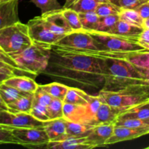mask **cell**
<instances>
[{
  "label": "cell",
  "mask_w": 149,
  "mask_h": 149,
  "mask_svg": "<svg viewBox=\"0 0 149 149\" xmlns=\"http://www.w3.org/2000/svg\"><path fill=\"white\" fill-rule=\"evenodd\" d=\"M105 63L98 50L52 45L49 64L42 74L81 88L102 90Z\"/></svg>",
  "instance_id": "6da1fadb"
},
{
  "label": "cell",
  "mask_w": 149,
  "mask_h": 149,
  "mask_svg": "<svg viewBox=\"0 0 149 149\" xmlns=\"http://www.w3.org/2000/svg\"><path fill=\"white\" fill-rule=\"evenodd\" d=\"M105 63V91H145L149 93V79L120 51H100Z\"/></svg>",
  "instance_id": "7a4b0ae2"
},
{
  "label": "cell",
  "mask_w": 149,
  "mask_h": 149,
  "mask_svg": "<svg viewBox=\"0 0 149 149\" xmlns=\"http://www.w3.org/2000/svg\"><path fill=\"white\" fill-rule=\"evenodd\" d=\"M52 45L33 41L29 47L10 55L20 71L36 76L42 74L47 67L52 54Z\"/></svg>",
  "instance_id": "3957f363"
},
{
  "label": "cell",
  "mask_w": 149,
  "mask_h": 149,
  "mask_svg": "<svg viewBox=\"0 0 149 149\" xmlns=\"http://www.w3.org/2000/svg\"><path fill=\"white\" fill-rule=\"evenodd\" d=\"M32 42L29 26L20 21L0 30V47L8 55L23 51Z\"/></svg>",
  "instance_id": "277c9868"
},
{
  "label": "cell",
  "mask_w": 149,
  "mask_h": 149,
  "mask_svg": "<svg viewBox=\"0 0 149 149\" xmlns=\"http://www.w3.org/2000/svg\"><path fill=\"white\" fill-rule=\"evenodd\" d=\"M95 45L100 51H136L145 49L138 43V39L126 37L96 31H88Z\"/></svg>",
  "instance_id": "5b68a950"
},
{
  "label": "cell",
  "mask_w": 149,
  "mask_h": 149,
  "mask_svg": "<svg viewBox=\"0 0 149 149\" xmlns=\"http://www.w3.org/2000/svg\"><path fill=\"white\" fill-rule=\"evenodd\" d=\"M98 95L104 103L124 111L149 99V93L145 91L111 92L100 90Z\"/></svg>",
  "instance_id": "8992f818"
},
{
  "label": "cell",
  "mask_w": 149,
  "mask_h": 149,
  "mask_svg": "<svg viewBox=\"0 0 149 149\" xmlns=\"http://www.w3.org/2000/svg\"><path fill=\"white\" fill-rule=\"evenodd\" d=\"M18 145L28 148H45L49 142L44 127H10Z\"/></svg>",
  "instance_id": "52a82bcc"
},
{
  "label": "cell",
  "mask_w": 149,
  "mask_h": 149,
  "mask_svg": "<svg viewBox=\"0 0 149 149\" xmlns=\"http://www.w3.org/2000/svg\"><path fill=\"white\" fill-rule=\"evenodd\" d=\"M0 125L17 128L44 127L45 122L38 120L30 113L2 111H0Z\"/></svg>",
  "instance_id": "ba28073f"
},
{
  "label": "cell",
  "mask_w": 149,
  "mask_h": 149,
  "mask_svg": "<svg viewBox=\"0 0 149 149\" xmlns=\"http://www.w3.org/2000/svg\"><path fill=\"white\" fill-rule=\"evenodd\" d=\"M27 25L29 34L33 41L55 45L63 36L56 34L49 30L42 15L31 19Z\"/></svg>",
  "instance_id": "9c48e42d"
},
{
  "label": "cell",
  "mask_w": 149,
  "mask_h": 149,
  "mask_svg": "<svg viewBox=\"0 0 149 149\" xmlns=\"http://www.w3.org/2000/svg\"><path fill=\"white\" fill-rule=\"evenodd\" d=\"M55 45L81 49L97 50L90 33L84 29L73 31L63 36Z\"/></svg>",
  "instance_id": "30bf717a"
},
{
  "label": "cell",
  "mask_w": 149,
  "mask_h": 149,
  "mask_svg": "<svg viewBox=\"0 0 149 149\" xmlns=\"http://www.w3.org/2000/svg\"><path fill=\"white\" fill-rule=\"evenodd\" d=\"M62 9L42 14L41 15L49 30L58 35L65 36L73 31V29L64 17Z\"/></svg>",
  "instance_id": "8fae6325"
},
{
  "label": "cell",
  "mask_w": 149,
  "mask_h": 149,
  "mask_svg": "<svg viewBox=\"0 0 149 149\" xmlns=\"http://www.w3.org/2000/svg\"><path fill=\"white\" fill-rule=\"evenodd\" d=\"M114 127V123L95 125L93 127L90 133L85 137L86 142L93 148L106 146L107 141L113 135Z\"/></svg>",
  "instance_id": "7c38bea8"
},
{
  "label": "cell",
  "mask_w": 149,
  "mask_h": 149,
  "mask_svg": "<svg viewBox=\"0 0 149 149\" xmlns=\"http://www.w3.org/2000/svg\"><path fill=\"white\" fill-rule=\"evenodd\" d=\"M149 134V127L141 128H130L115 126L113 133L106 142V146L118 143L119 142L130 140L146 135Z\"/></svg>",
  "instance_id": "4fadbf2b"
},
{
  "label": "cell",
  "mask_w": 149,
  "mask_h": 149,
  "mask_svg": "<svg viewBox=\"0 0 149 149\" xmlns=\"http://www.w3.org/2000/svg\"><path fill=\"white\" fill-rule=\"evenodd\" d=\"M18 21V0L0 3V30Z\"/></svg>",
  "instance_id": "5bb4252c"
},
{
  "label": "cell",
  "mask_w": 149,
  "mask_h": 149,
  "mask_svg": "<svg viewBox=\"0 0 149 149\" xmlns=\"http://www.w3.org/2000/svg\"><path fill=\"white\" fill-rule=\"evenodd\" d=\"M44 129L47 134L49 142L61 141L68 138L66 133V120L64 118L45 122Z\"/></svg>",
  "instance_id": "9a60e30c"
},
{
  "label": "cell",
  "mask_w": 149,
  "mask_h": 149,
  "mask_svg": "<svg viewBox=\"0 0 149 149\" xmlns=\"http://www.w3.org/2000/svg\"><path fill=\"white\" fill-rule=\"evenodd\" d=\"M122 55L149 79V50L120 51Z\"/></svg>",
  "instance_id": "2e32d148"
},
{
  "label": "cell",
  "mask_w": 149,
  "mask_h": 149,
  "mask_svg": "<svg viewBox=\"0 0 149 149\" xmlns=\"http://www.w3.org/2000/svg\"><path fill=\"white\" fill-rule=\"evenodd\" d=\"M123 111V109L113 107L103 102L96 113L94 126L103 124L115 123Z\"/></svg>",
  "instance_id": "e0dca14e"
},
{
  "label": "cell",
  "mask_w": 149,
  "mask_h": 149,
  "mask_svg": "<svg viewBox=\"0 0 149 149\" xmlns=\"http://www.w3.org/2000/svg\"><path fill=\"white\" fill-rule=\"evenodd\" d=\"M4 83L20 91L30 93H34L39 85L31 77L22 75L13 76Z\"/></svg>",
  "instance_id": "ac0fdd59"
},
{
  "label": "cell",
  "mask_w": 149,
  "mask_h": 149,
  "mask_svg": "<svg viewBox=\"0 0 149 149\" xmlns=\"http://www.w3.org/2000/svg\"><path fill=\"white\" fill-rule=\"evenodd\" d=\"M63 118L68 122L87 124L86 106L63 103Z\"/></svg>",
  "instance_id": "d6986e66"
},
{
  "label": "cell",
  "mask_w": 149,
  "mask_h": 149,
  "mask_svg": "<svg viewBox=\"0 0 149 149\" xmlns=\"http://www.w3.org/2000/svg\"><path fill=\"white\" fill-rule=\"evenodd\" d=\"M47 149H89L93 148L86 142L84 138H67L66 139L56 142H49Z\"/></svg>",
  "instance_id": "ffe728a7"
},
{
  "label": "cell",
  "mask_w": 149,
  "mask_h": 149,
  "mask_svg": "<svg viewBox=\"0 0 149 149\" xmlns=\"http://www.w3.org/2000/svg\"><path fill=\"white\" fill-rule=\"evenodd\" d=\"M127 118L141 119L149 122V99L123 111L117 119Z\"/></svg>",
  "instance_id": "44dd1931"
},
{
  "label": "cell",
  "mask_w": 149,
  "mask_h": 149,
  "mask_svg": "<svg viewBox=\"0 0 149 149\" xmlns=\"http://www.w3.org/2000/svg\"><path fill=\"white\" fill-rule=\"evenodd\" d=\"M143 29V28L138 27V26L129 24L126 22L119 20L113 28V29L109 32V33L138 39L140 34L142 33Z\"/></svg>",
  "instance_id": "7402d4cb"
},
{
  "label": "cell",
  "mask_w": 149,
  "mask_h": 149,
  "mask_svg": "<svg viewBox=\"0 0 149 149\" xmlns=\"http://www.w3.org/2000/svg\"><path fill=\"white\" fill-rule=\"evenodd\" d=\"M90 95L87 94L79 87H69L65 97L63 100L64 103L87 106L90 100Z\"/></svg>",
  "instance_id": "603a6c76"
},
{
  "label": "cell",
  "mask_w": 149,
  "mask_h": 149,
  "mask_svg": "<svg viewBox=\"0 0 149 149\" xmlns=\"http://www.w3.org/2000/svg\"><path fill=\"white\" fill-rule=\"evenodd\" d=\"M93 125L66 121V133L68 138H84L90 133Z\"/></svg>",
  "instance_id": "cb8c5ba5"
},
{
  "label": "cell",
  "mask_w": 149,
  "mask_h": 149,
  "mask_svg": "<svg viewBox=\"0 0 149 149\" xmlns=\"http://www.w3.org/2000/svg\"><path fill=\"white\" fill-rule=\"evenodd\" d=\"M33 103V94L28 95L20 97L13 103L7 105L10 111L17 113V112H23V113H30L32 106Z\"/></svg>",
  "instance_id": "d4e9b609"
},
{
  "label": "cell",
  "mask_w": 149,
  "mask_h": 149,
  "mask_svg": "<svg viewBox=\"0 0 149 149\" xmlns=\"http://www.w3.org/2000/svg\"><path fill=\"white\" fill-rule=\"evenodd\" d=\"M0 94H1V97H2L3 100L6 103V104L8 105L10 103H13L16 100L23 97V96L33 94V93L20 91V90H17L15 87L2 83V84H0Z\"/></svg>",
  "instance_id": "484cf974"
},
{
  "label": "cell",
  "mask_w": 149,
  "mask_h": 149,
  "mask_svg": "<svg viewBox=\"0 0 149 149\" xmlns=\"http://www.w3.org/2000/svg\"><path fill=\"white\" fill-rule=\"evenodd\" d=\"M40 87L45 91L49 93L53 98H58L63 101L65 97L67 91L68 90V86L65 85L63 83L55 81L49 84L40 85Z\"/></svg>",
  "instance_id": "4316f807"
},
{
  "label": "cell",
  "mask_w": 149,
  "mask_h": 149,
  "mask_svg": "<svg viewBox=\"0 0 149 149\" xmlns=\"http://www.w3.org/2000/svg\"><path fill=\"white\" fill-rule=\"evenodd\" d=\"M119 17L120 20L126 22L129 24L138 26V27L143 28L144 20L141 17V15L137 12L136 10L121 9L119 13Z\"/></svg>",
  "instance_id": "83f0119b"
},
{
  "label": "cell",
  "mask_w": 149,
  "mask_h": 149,
  "mask_svg": "<svg viewBox=\"0 0 149 149\" xmlns=\"http://www.w3.org/2000/svg\"><path fill=\"white\" fill-rule=\"evenodd\" d=\"M79 14V18L82 29L87 31L96 30L100 17L97 15L95 11L81 13Z\"/></svg>",
  "instance_id": "f1b7e54d"
},
{
  "label": "cell",
  "mask_w": 149,
  "mask_h": 149,
  "mask_svg": "<svg viewBox=\"0 0 149 149\" xmlns=\"http://www.w3.org/2000/svg\"><path fill=\"white\" fill-rule=\"evenodd\" d=\"M103 103L100 96L90 95V100L88 104L86 106V110H87V125H93L94 126L95 119L96 113L99 107Z\"/></svg>",
  "instance_id": "f546056e"
},
{
  "label": "cell",
  "mask_w": 149,
  "mask_h": 149,
  "mask_svg": "<svg viewBox=\"0 0 149 149\" xmlns=\"http://www.w3.org/2000/svg\"><path fill=\"white\" fill-rule=\"evenodd\" d=\"M120 10L121 8L111 1H105L98 2L95 11L99 17H106L112 15H119Z\"/></svg>",
  "instance_id": "4dcf8cb0"
},
{
  "label": "cell",
  "mask_w": 149,
  "mask_h": 149,
  "mask_svg": "<svg viewBox=\"0 0 149 149\" xmlns=\"http://www.w3.org/2000/svg\"><path fill=\"white\" fill-rule=\"evenodd\" d=\"M63 14L66 19L67 22L71 26L73 31H78L82 29L81 21L79 18V14L70 7H63Z\"/></svg>",
  "instance_id": "1f68e13d"
},
{
  "label": "cell",
  "mask_w": 149,
  "mask_h": 149,
  "mask_svg": "<svg viewBox=\"0 0 149 149\" xmlns=\"http://www.w3.org/2000/svg\"><path fill=\"white\" fill-rule=\"evenodd\" d=\"M119 20V15H112L106 16V17H100L98 24L95 31L99 32L109 33Z\"/></svg>",
  "instance_id": "d6a6232c"
},
{
  "label": "cell",
  "mask_w": 149,
  "mask_h": 149,
  "mask_svg": "<svg viewBox=\"0 0 149 149\" xmlns=\"http://www.w3.org/2000/svg\"><path fill=\"white\" fill-rule=\"evenodd\" d=\"M97 4L96 0H75L69 7L79 13H87L95 11Z\"/></svg>",
  "instance_id": "836d02e7"
},
{
  "label": "cell",
  "mask_w": 149,
  "mask_h": 149,
  "mask_svg": "<svg viewBox=\"0 0 149 149\" xmlns=\"http://www.w3.org/2000/svg\"><path fill=\"white\" fill-rule=\"evenodd\" d=\"M31 1L40 9L42 14L61 10L63 7L60 4L58 0H31Z\"/></svg>",
  "instance_id": "e575fe53"
},
{
  "label": "cell",
  "mask_w": 149,
  "mask_h": 149,
  "mask_svg": "<svg viewBox=\"0 0 149 149\" xmlns=\"http://www.w3.org/2000/svg\"><path fill=\"white\" fill-rule=\"evenodd\" d=\"M48 111L52 119L63 118V101L58 98H53L47 106Z\"/></svg>",
  "instance_id": "d590c367"
},
{
  "label": "cell",
  "mask_w": 149,
  "mask_h": 149,
  "mask_svg": "<svg viewBox=\"0 0 149 149\" xmlns=\"http://www.w3.org/2000/svg\"><path fill=\"white\" fill-rule=\"evenodd\" d=\"M30 114L41 122H45L51 120L47 106H42V105L34 103V102L33 103Z\"/></svg>",
  "instance_id": "8d00e7d4"
},
{
  "label": "cell",
  "mask_w": 149,
  "mask_h": 149,
  "mask_svg": "<svg viewBox=\"0 0 149 149\" xmlns=\"http://www.w3.org/2000/svg\"><path fill=\"white\" fill-rule=\"evenodd\" d=\"M115 126L124 127L130 128H141L149 127V122L134 118L127 119H117L114 123Z\"/></svg>",
  "instance_id": "74e56055"
},
{
  "label": "cell",
  "mask_w": 149,
  "mask_h": 149,
  "mask_svg": "<svg viewBox=\"0 0 149 149\" xmlns=\"http://www.w3.org/2000/svg\"><path fill=\"white\" fill-rule=\"evenodd\" d=\"M5 144L18 145V142L13 135L10 127L0 125V146Z\"/></svg>",
  "instance_id": "f35d334b"
},
{
  "label": "cell",
  "mask_w": 149,
  "mask_h": 149,
  "mask_svg": "<svg viewBox=\"0 0 149 149\" xmlns=\"http://www.w3.org/2000/svg\"><path fill=\"white\" fill-rule=\"evenodd\" d=\"M52 99H53V97L49 93L45 91L40 87V85H39L37 90L33 93V102L42 105V106H48V105L50 103Z\"/></svg>",
  "instance_id": "ab89813d"
},
{
  "label": "cell",
  "mask_w": 149,
  "mask_h": 149,
  "mask_svg": "<svg viewBox=\"0 0 149 149\" xmlns=\"http://www.w3.org/2000/svg\"><path fill=\"white\" fill-rule=\"evenodd\" d=\"M112 3L121 9H133L135 10L141 4L146 2V0H111Z\"/></svg>",
  "instance_id": "60d3db41"
},
{
  "label": "cell",
  "mask_w": 149,
  "mask_h": 149,
  "mask_svg": "<svg viewBox=\"0 0 149 149\" xmlns=\"http://www.w3.org/2000/svg\"><path fill=\"white\" fill-rule=\"evenodd\" d=\"M16 70L10 67H4L0 65V84L4 83L9 78L15 75H18Z\"/></svg>",
  "instance_id": "b9f144b4"
},
{
  "label": "cell",
  "mask_w": 149,
  "mask_h": 149,
  "mask_svg": "<svg viewBox=\"0 0 149 149\" xmlns=\"http://www.w3.org/2000/svg\"><path fill=\"white\" fill-rule=\"evenodd\" d=\"M0 61L7 64V65H9L10 66L13 67V68H15V69H16L17 71H18L19 72L23 73V71H21L19 69L17 65L16 64V63L15 62L14 60L10 57V55H8L7 53H6L1 47H0Z\"/></svg>",
  "instance_id": "7bdbcfd3"
},
{
  "label": "cell",
  "mask_w": 149,
  "mask_h": 149,
  "mask_svg": "<svg viewBox=\"0 0 149 149\" xmlns=\"http://www.w3.org/2000/svg\"><path fill=\"white\" fill-rule=\"evenodd\" d=\"M138 43L145 49L149 50V29H144L138 37Z\"/></svg>",
  "instance_id": "ee69618b"
},
{
  "label": "cell",
  "mask_w": 149,
  "mask_h": 149,
  "mask_svg": "<svg viewBox=\"0 0 149 149\" xmlns=\"http://www.w3.org/2000/svg\"><path fill=\"white\" fill-rule=\"evenodd\" d=\"M135 10H137L141 17H142L143 20L148 18L149 17V1L143 3V4H141L138 8Z\"/></svg>",
  "instance_id": "f6af8a7d"
},
{
  "label": "cell",
  "mask_w": 149,
  "mask_h": 149,
  "mask_svg": "<svg viewBox=\"0 0 149 149\" xmlns=\"http://www.w3.org/2000/svg\"><path fill=\"white\" fill-rule=\"evenodd\" d=\"M8 106L6 104V103L4 102V100H3L2 97H1V94H0V111H8Z\"/></svg>",
  "instance_id": "bcb514c9"
},
{
  "label": "cell",
  "mask_w": 149,
  "mask_h": 149,
  "mask_svg": "<svg viewBox=\"0 0 149 149\" xmlns=\"http://www.w3.org/2000/svg\"><path fill=\"white\" fill-rule=\"evenodd\" d=\"M74 1L75 0H65V4L63 6V7H69Z\"/></svg>",
  "instance_id": "7dc6e473"
},
{
  "label": "cell",
  "mask_w": 149,
  "mask_h": 149,
  "mask_svg": "<svg viewBox=\"0 0 149 149\" xmlns=\"http://www.w3.org/2000/svg\"><path fill=\"white\" fill-rule=\"evenodd\" d=\"M143 28L144 29H149V17L144 20Z\"/></svg>",
  "instance_id": "c3c4849f"
},
{
  "label": "cell",
  "mask_w": 149,
  "mask_h": 149,
  "mask_svg": "<svg viewBox=\"0 0 149 149\" xmlns=\"http://www.w3.org/2000/svg\"><path fill=\"white\" fill-rule=\"evenodd\" d=\"M0 65H1V66H4V67H10V68H13V67L10 66V65H7V64L1 62V61H0ZM14 69H15V68H14ZM15 70H16V69H15ZM16 71H17V70H16ZM18 72H19V71H18Z\"/></svg>",
  "instance_id": "681fc988"
},
{
  "label": "cell",
  "mask_w": 149,
  "mask_h": 149,
  "mask_svg": "<svg viewBox=\"0 0 149 149\" xmlns=\"http://www.w3.org/2000/svg\"><path fill=\"white\" fill-rule=\"evenodd\" d=\"M97 2H105V1H110L111 0H96Z\"/></svg>",
  "instance_id": "f907efd6"
},
{
  "label": "cell",
  "mask_w": 149,
  "mask_h": 149,
  "mask_svg": "<svg viewBox=\"0 0 149 149\" xmlns=\"http://www.w3.org/2000/svg\"><path fill=\"white\" fill-rule=\"evenodd\" d=\"M11 1V0H0V3L1 2H6V1Z\"/></svg>",
  "instance_id": "816d5d0a"
},
{
  "label": "cell",
  "mask_w": 149,
  "mask_h": 149,
  "mask_svg": "<svg viewBox=\"0 0 149 149\" xmlns=\"http://www.w3.org/2000/svg\"><path fill=\"white\" fill-rule=\"evenodd\" d=\"M146 1H149V0H146Z\"/></svg>",
  "instance_id": "f5cc1de1"
},
{
  "label": "cell",
  "mask_w": 149,
  "mask_h": 149,
  "mask_svg": "<svg viewBox=\"0 0 149 149\" xmlns=\"http://www.w3.org/2000/svg\"><path fill=\"white\" fill-rule=\"evenodd\" d=\"M148 148V149H149V146H148V147H147V148Z\"/></svg>",
  "instance_id": "db71d44e"
}]
</instances>
